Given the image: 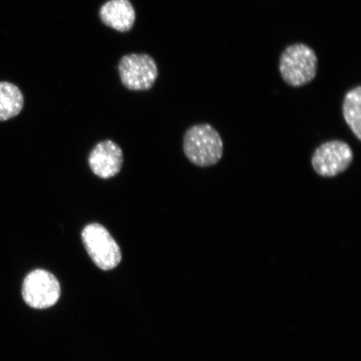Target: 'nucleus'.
I'll use <instances>...</instances> for the list:
<instances>
[{
	"mask_svg": "<svg viewBox=\"0 0 361 361\" xmlns=\"http://www.w3.org/2000/svg\"><path fill=\"white\" fill-rule=\"evenodd\" d=\"M343 116L351 132L361 141V87L347 92L343 102Z\"/></svg>",
	"mask_w": 361,
	"mask_h": 361,
	"instance_id": "nucleus-10",
	"label": "nucleus"
},
{
	"mask_svg": "<svg viewBox=\"0 0 361 361\" xmlns=\"http://www.w3.org/2000/svg\"><path fill=\"white\" fill-rule=\"evenodd\" d=\"M102 21L119 32H128L133 28L135 12L129 0H110L100 11Z\"/></svg>",
	"mask_w": 361,
	"mask_h": 361,
	"instance_id": "nucleus-8",
	"label": "nucleus"
},
{
	"mask_svg": "<svg viewBox=\"0 0 361 361\" xmlns=\"http://www.w3.org/2000/svg\"><path fill=\"white\" fill-rule=\"evenodd\" d=\"M24 97L16 85L0 82V121H7L20 114L24 107Z\"/></svg>",
	"mask_w": 361,
	"mask_h": 361,
	"instance_id": "nucleus-9",
	"label": "nucleus"
},
{
	"mask_svg": "<svg viewBox=\"0 0 361 361\" xmlns=\"http://www.w3.org/2000/svg\"><path fill=\"white\" fill-rule=\"evenodd\" d=\"M123 164V151L111 140L98 143L89 157L90 169L102 179L115 177L121 171Z\"/></svg>",
	"mask_w": 361,
	"mask_h": 361,
	"instance_id": "nucleus-7",
	"label": "nucleus"
},
{
	"mask_svg": "<svg viewBox=\"0 0 361 361\" xmlns=\"http://www.w3.org/2000/svg\"><path fill=\"white\" fill-rule=\"evenodd\" d=\"M22 295L25 303L32 308H49L60 299V283L48 271L35 269L25 277Z\"/></svg>",
	"mask_w": 361,
	"mask_h": 361,
	"instance_id": "nucleus-5",
	"label": "nucleus"
},
{
	"mask_svg": "<svg viewBox=\"0 0 361 361\" xmlns=\"http://www.w3.org/2000/svg\"><path fill=\"white\" fill-rule=\"evenodd\" d=\"M119 73L124 87L130 90H147L158 76L156 62L147 54H130L121 59Z\"/></svg>",
	"mask_w": 361,
	"mask_h": 361,
	"instance_id": "nucleus-6",
	"label": "nucleus"
},
{
	"mask_svg": "<svg viewBox=\"0 0 361 361\" xmlns=\"http://www.w3.org/2000/svg\"><path fill=\"white\" fill-rule=\"evenodd\" d=\"M81 238L92 261L102 270L115 269L121 261V248L108 230L99 224L85 227Z\"/></svg>",
	"mask_w": 361,
	"mask_h": 361,
	"instance_id": "nucleus-3",
	"label": "nucleus"
},
{
	"mask_svg": "<svg viewBox=\"0 0 361 361\" xmlns=\"http://www.w3.org/2000/svg\"><path fill=\"white\" fill-rule=\"evenodd\" d=\"M318 59L308 45L295 44L284 51L279 61L282 78L293 87H303L317 73Z\"/></svg>",
	"mask_w": 361,
	"mask_h": 361,
	"instance_id": "nucleus-2",
	"label": "nucleus"
},
{
	"mask_svg": "<svg viewBox=\"0 0 361 361\" xmlns=\"http://www.w3.org/2000/svg\"><path fill=\"white\" fill-rule=\"evenodd\" d=\"M353 160L354 153L348 143L331 140L316 148L311 164L320 177L331 178L345 173Z\"/></svg>",
	"mask_w": 361,
	"mask_h": 361,
	"instance_id": "nucleus-4",
	"label": "nucleus"
},
{
	"mask_svg": "<svg viewBox=\"0 0 361 361\" xmlns=\"http://www.w3.org/2000/svg\"><path fill=\"white\" fill-rule=\"evenodd\" d=\"M183 152L188 161L200 168H209L222 159L224 142L213 126H191L183 138Z\"/></svg>",
	"mask_w": 361,
	"mask_h": 361,
	"instance_id": "nucleus-1",
	"label": "nucleus"
}]
</instances>
